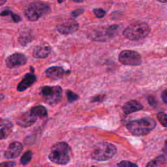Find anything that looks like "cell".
I'll return each instance as SVG.
<instances>
[{"label": "cell", "instance_id": "31", "mask_svg": "<svg viewBox=\"0 0 167 167\" xmlns=\"http://www.w3.org/2000/svg\"><path fill=\"white\" fill-rule=\"evenodd\" d=\"M161 98L164 104L167 103V91L166 90H164L163 92L161 94Z\"/></svg>", "mask_w": 167, "mask_h": 167}, {"label": "cell", "instance_id": "2", "mask_svg": "<svg viewBox=\"0 0 167 167\" xmlns=\"http://www.w3.org/2000/svg\"><path fill=\"white\" fill-rule=\"evenodd\" d=\"M71 148L65 142H60L51 148L48 155L50 161L61 165L68 164L71 161Z\"/></svg>", "mask_w": 167, "mask_h": 167}, {"label": "cell", "instance_id": "32", "mask_svg": "<svg viewBox=\"0 0 167 167\" xmlns=\"http://www.w3.org/2000/svg\"><path fill=\"white\" fill-rule=\"evenodd\" d=\"M5 99V96L3 94H1L0 93V103H1L3 100Z\"/></svg>", "mask_w": 167, "mask_h": 167}, {"label": "cell", "instance_id": "12", "mask_svg": "<svg viewBox=\"0 0 167 167\" xmlns=\"http://www.w3.org/2000/svg\"><path fill=\"white\" fill-rule=\"evenodd\" d=\"M37 80V77L33 73H28L24 75L22 81L17 86V91L22 92L33 85Z\"/></svg>", "mask_w": 167, "mask_h": 167}, {"label": "cell", "instance_id": "15", "mask_svg": "<svg viewBox=\"0 0 167 167\" xmlns=\"http://www.w3.org/2000/svg\"><path fill=\"white\" fill-rule=\"evenodd\" d=\"M13 124L8 120L0 119V140L6 139L13 129Z\"/></svg>", "mask_w": 167, "mask_h": 167}, {"label": "cell", "instance_id": "25", "mask_svg": "<svg viewBox=\"0 0 167 167\" xmlns=\"http://www.w3.org/2000/svg\"><path fill=\"white\" fill-rule=\"evenodd\" d=\"M94 13L96 16L97 18L101 19L103 18L104 16L106 14V11L103 9H100V8H97V9H94Z\"/></svg>", "mask_w": 167, "mask_h": 167}, {"label": "cell", "instance_id": "19", "mask_svg": "<svg viewBox=\"0 0 167 167\" xmlns=\"http://www.w3.org/2000/svg\"><path fill=\"white\" fill-rule=\"evenodd\" d=\"M146 167H166V159L164 155H160L150 161Z\"/></svg>", "mask_w": 167, "mask_h": 167}, {"label": "cell", "instance_id": "29", "mask_svg": "<svg viewBox=\"0 0 167 167\" xmlns=\"http://www.w3.org/2000/svg\"><path fill=\"white\" fill-rule=\"evenodd\" d=\"M16 164L14 161H6L0 164V167H13Z\"/></svg>", "mask_w": 167, "mask_h": 167}, {"label": "cell", "instance_id": "8", "mask_svg": "<svg viewBox=\"0 0 167 167\" xmlns=\"http://www.w3.org/2000/svg\"><path fill=\"white\" fill-rule=\"evenodd\" d=\"M118 60L121 64L129 66H138L143 62L140 54L137 51L130 50L121 51L119 54Z\"/></svg>", "mask_w": 167, "mask_h": 167}, {"label": "cell", "instance_id": "30", "mask_svg": "<svg viewBox=\"0 0 167 167\" xmlns=\"http://www.w3.org/2000/svg\"><path fill=\"white\" fill-rule=\"evenodd\" d=\"M105 96L104 95H97L96 97H94L93 99L91 100V102L92 103H94V102H101V101H103L104 99H105Z\"/></svg>", "mask_w": 167, "mask_h": 167}, {"label": "cell", "instance_id": "16", "mask_svg": "<svg viewBox=\"0 0 167 167\" xmlns=\"http://www.w3.org/2000/svg\"><path fill=\"white\" fill-rule=\"evenodd\" d=\"M66 71L63 69V67L60 66H52L50 67L45 71L46 76L52 80H59L62 78Z\"/></svg>", "mask_w": 167, "mask_h": 167}, {"label": "cell", "instance_id": "14", "mask_svg": "<svg viewBox=\"0 0 167 167\" xmlns=\"http://www.w3.org/2000/svg\"><path fill=\"white\" fill-rule=\"evenodd\" d=\"M51 47L48 44L43 43L37 45L33 49V56L38 59H43L47 57L51 52Z\"/></svg>", "mask_w": 167, "mask_h": 167}, {"label": "cell", "instance_id": "20", "mask_svg": "<svg viewBox=\"0 0 167 167\" xmlns=\"http://www.w3.org/2000/svg\"><path fill=\"white\" fill-rule=\"evenodd\" d=\"M33 36L30 31H23L20 35L19 41L21 45L26 46L33 40Z\"/></svg>", "mask_w": 167, "mask_h": 167}, {"label": "cell", "instance_id": "5", "mask_svg": "<svg viewBox=\"0 0 167 167\" xmlns=\"http://www.w3.org/2000/svg\"><path fill=\"white\" fill-rule=\"evenodd\" d=\"M117 153V148L109 143H101L97 144L92 152L91 158L97 161H105L112 159Z\"/></svg>", "mask_w": 167, "mask_h": 167}, {"label": "cell", "instance_id": "4", "mask_svg": "<svg viewBox=\"0 0 167 167\" xmlns=\"http://www.w3.org/2000/svg\"><path fill=\"white\" fill-rule=\"evenodd\" d=\"M51 11V7L44 2H33L30 3L24 9L26 18L31 22L39 20Z\"/></svg>", "mask_w": 167, "mask_h": 167}, {"label": "cell", "instance_id": "7", "mask_svg": "<svg viewBox=\"0 0 167 167\" xmlns=\"http://www.w3.org/2000/svg\"><path fill=\"white\" fill-rule=\"evenodd\" d=\"M41 95L49 105H56L59 103L62 97V88L60 86H45L40 88Z\"/></svg>", "mask_w": 167, "mask_h": 167}, {"label": "cell", "instance_id": "1", "mask_svg": "<svg viewBox=\"0 0 167 167\" xmlns=\"http://www.w3.org/2000/svg\"><path fill=\"white\" fill-rule=\"evenodd\" d=\"M157 125L156 121L150 117H145L129 121L126 127L132 135L143 137L148 135Z\"/></svg>", "mask_w": 167, "mask_h": 167}, {"label": "cell", "instance_id": "23", "mask_svg": "<svg viewBox=\"0 0 167 167\" xmlns=\"http://www.w3.org/2000/svg\"><path fill=\"white\" fill-rule=\"evenodd\" d=\"M157 118L159 121V122L162 124V125L164 127L167 126V119H166V114L164 112H161L157 114Z\"/></svg>", "mask_w": 167, "mask_h": 167}, {"label": "cell", "instance_id": "18", "mask_svg": "<svg viewBox=\"0 0 167 167\" xmlns=\"http://www.w3.org/2000/svg\"><path fill=\"white\" fill-rule=\"evenodd\" d=\"M30 112L37 118H45V117H46L48 115L46 108L44 106L42 105H38L31 108V109L30 110Z\"/></svg>", "mask_w": 167, "mask_h": 167}, {"label": "cell", "instance_id": "27", "mask_svg": "<svg viewBox=\"0 0 167 167\" xmlns=\"http://www.w3.org/2000/svg\"><path fill=\"white\" fill-rule=\"evenodd\" d=\"M148 101L149 104L150 105H151L152 106H153V107H155L157 105V101L156 99L154 96H152V95L148 96Z\"/></svg>", "mask_w": 167, "mask_h": 167}, {"label": "cell", "instance_id": "24", "mask_svg": "<svg viewBox=\"0 0 167 167\" xmlns=\"http://www.w3.org/2000/svg\"><path fill=\"white\" fill-rule=\"evenodd\" d=\"M118 167H138L136 163L128 161H121L118 163Z\"/></svg>", "mask_w": 167, "mask_h": 167}, {"label": "cell", "instance_id": "21", "mask_svg": "<svg viewBox=\"0 0 167 167\" xmlns=\"http://www.w3.org/2000/svg\"><path fill=\"white\" fill-rule=\"evenodd\" d=\"M33 157V153L31 151H27L26 152H25L21 159H20V163L23 165H26L28 164L32 159Z\"/></svg>", "mask_w": 167, "mask_h": 167}, {"label": "cell", "instance_id": "6", "mask_svg": "<svg viewBox=\"0 0 167 167\" xmlns=\"http://www.w3.org/2000/svg\"><path fill=\"white\" fill-rule=\"evenodd\" d=\"M120 25L114 24L108 27H102L94 30L91 32L90 37L93 40L104 42L114 38L118 35Z\"/></svg>", "mask_w": 167, "mask_h": 167}, {"label": "cell", "instance_id": "17", "mask_svg": "<svg viewBox=\"0 0 167 167\" xmlns=\"http://www.w3.org/2000/svg\"><path fill=\"white\" fill-rule=\"evenodd\" d=\"M143 105L136 100H131V101L125 103L123 106V112L126 115L143 110Z\"/></svg>", "mask_w": 167, "mask_h": 167}, {"label": "cell", "instance_id": "9", "mask_svg": "<svg viewBox=\"0 0 167 167\" xmlns=\"http://www.w3.org/2000/svg\"><path fill=\"white\" fill-rule=\"evenodd\" d=\"M78 28L79 24L72 19L65 20L57 24L56 26L57 31L64 35L72 34V33L76 32Z\"/></svg>", "mask_w": 167, "mask_h": 167}, {"label": "cell", "instance_id": "11", "mask_svg": "<svg viewBox=\"0 0 167 167\" xmlns=\"http://www.w3.org/2000/svg\"><path fill=\"white\" fill-rule=\"evenodd\" d=\"M23 149L22 144L19 142H14L8 147L4 153V157L9 159H13L18 157L22 153Z\"/></svg>", "mask_w": 167, "mask_h": 167}, {"label": "cell", "instance_id": "13", "mask_svg": "<svg viewBox=\"0 0 167 167\" xmlns=\"http://www.w3.org/2000/svg\"><path fill=\"white\" fill-rule=\"evenodd\" d=\"M37 119V118L32 115L29 111L21 114L16 120V123L22 127H28L34 124L36 122Z\"/></svg>", "mask_w": 167, "mask_h": 167}, {"label": "cell", "instance_id": "10", "mask_svg": "<svg viewBox=\"0 0 167 167\" xmlns=\"http://www.w3.org/2000/svg\"><path fill=\"white\" fill-rule=\"evenodd\" d=\"M27 61V57L24 54L16 52L7 57L5 64L8 68L14 69L26 64Z\"/></svg>", "mask_w": 167, "mask_h": 167}, {"label": "cell", "instance_id": "33", "mask_svg": "<svg viewBox=\"0 0 167 167\" xmlns=\"http://www.w3.org/2000/svg\"><path fill=\"white\" fill-rule=\"evenodd\" d=\"M6 3H7V1H5V0H0V7L2 6Z\"/></svg>", "mask_w": 167, "mask_h": 167}, {"label": "cell", "instance_id": "3", "mask_svg": "<svg viewBox=\"0 0 167 167\" xmlns=\"http://www.w3.org/2000/svg\"><path fill=\"white\" fill-rule=\"evenodd\" d=\"M151 31L149 26L145 22H135L124 30L123 36L130 40H140L147 37Z\"/></svg>", "mask_w": 167, "mask_h": 167}, {"label": "cell", "instance_id": "22", "mask_svg": "<svg viewBox=\"0 0 167 167\" xmlns=\"http://www.w3.org/2000/svg\"><path fill=\"white\" fill-rule=\"evenodd\" d=\"M66 96H67V98L68 101L70 103L77 101L79 98V96L77 94H75L74 92H73V91L71 90L66 91Z\"/></svg>", "mask_w": 167, "mask_h": 167}, {"label": "cell", "instance_id": "28", "mask_svg": "<svg viewBox=\"0 0 167 167\" xmlns=\"http://www.w3.org/2000/svg\"><path fill=\"white\" fill-rule=\"evenodd\" d=\"M84 12V9H77L76 10L72 11L71 14L72 16H73L74 18H75V17H77V16H80V14H82Z\"/></svg>", "mask_w": 167, "mask_h": 167}, {"label": "cell", "instance_id": "26", "mask_svg": "<svg viewBox=\"0 0 167 167\" xmlns=\"http://www.w3.org/2000/svg\"><path fill=\"white\" fill-rule=\"evenodd\" d=\"M11 16V19L13 20V21L14 22V23H19V22H20L22 20V17L19 15V14H16L15 13H14L13 11H11V13H10V15Z\"/></svg>", "mask_w": 167, "mask_h": 167}]
</instances>
